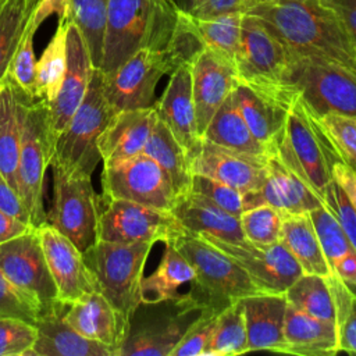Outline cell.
<instances>
[{"mask_svg": "<svg viewBox=\"0 0 356 356\" xmlns=\"http://www.w3.org/2000/svg\"><path fill=\"white\" fill-rule=\"evenodd\" d=\"M185 13L171 0H108L99 70L111 72L140 49L170 57Z\"/></svg>", "mask_w": 356, "mask_h": 356, "instance_id": "obj_2", "label": "cell"}, {"mask_svg": "<svg viewBox=\"0 0 356 356\" xmlns=\"http://www.w3.org/2000/svg\"><path fill=\"white\" fill-rule=\"evenodd\" d=\"M271 143L324 199L325 188L334 179L332 167L343 159L321 117L299 92L291 103L284 129Z\"/></svg>", "mask_w": 356, "mask_h": 356, "instance_id": "obj_3", "label": "cell"}, {"mask_svg": "<svg viewBox=\"0 0 356 356\" xmlns=\"http://www.w3.org/2000/svg\"><path fill=\"white\" fill-rule=\"evenodd\" d=\"M191 168L193 174L217 179L243 193L260 191L267 178L266 154L256 156L238 152L206 139L200 140L192 156Z\"/></svg>", "mask_w": 356, "mask_h": 356, "instance_id": "obj_17", "label": "cell"}, {"mask_svg": "<svg viewBox=\"0 0 356 356\" xmlns=\"http://www.w3.org/2000/svg\"><path fill=\"white\" fill-rule=\"evenodd\" d=\"M143 153L153 159L168 175L178 197L191 192L193 172L191 160L184 147L177 142L170 129L157 117Z\"/></svg>", "mask_w": 356, "mask_h": 356, "instance_id": "obj_34", "label": "cell"}, {"mask_svg": "<svg viewBox=\"0 0 356 356\" xmlns=\"http://www.w3.org/2000/svg\"><path fill=\"white\" fill-rule=\"evenodd\" d=\"M338 350L356 353V292L350 295L348 306L337 324Z\"/></svg>", "mask_w": 356, "mask_h": 356, "instance_id": "obj_49", "label": "cell"}, {"mask_svg": "<svg viewBox=\"0 0 356 356\" xmlns=\"http://www.w3.org/2000/svg\"><path fill=\"white\" fill-rule=\"evenodd\" d=\"M172 3H175L179 8H182L184 11H189L191 8V4H192V0H171Z\"/></svg>", "mask_w": 356, "mask_h": 356, "instance_id": "obj_56", "label": "cell"}, {"mask_svg": "<svg viewBox=\"0 0 356 356\" xmlns=\"http://www.w3.org/2000/svg\"><path fill=\"white\" fill-rule=\"evenodd\" d=\"M202 236L232 257L261 292L285 293L303 274L281 241L271 245H253L248 241L227 242L207 234Z\"/></svg>", "mask_w": 356, "mask_h": 356, "instance_id": "obj_15", "label": "cell"}, {"mask_svg": "<svg viewBox=\"0 0 356 356\" xmlns=\"http://www.w3.org/2000/svg\"><path fill=\"white\" fill-rule=\"evenodd\" d=\"M280 241L295 257L305 274H317L328 281L338 278L328 264L309 213H282Z\"/></svg>", "mask_w": 356, "mask_h": 356, "instance_id": "obj_29", "label": "cell"}, {"mask_svg": "<svg viewBox=\"0 0 356 356\" xmlns=\"http://www.w3.org/2000/svg\"><path fill=\"white\" fill-rule=\"evenodd\" d=\"M343 161L356 171V117L324 114L320 115Z\"/></svg>", "mask_w": 356, "mask_h": 356, "instance_id": "obj_47", "label": "cell"}, {"mask_svg": "<svg viewBox=\"0 0 356 356\" xmlns=\"http://www.w3.org/2000/svg\"><path fill=\"white\" fill-rule=\"evenodd\" d=\"M178 312L161 321L146 324L129 334L118 350V356H171L185 330L191 324L189 316L199 312L189 293H181L177 300Z\"/></svg>", "mask_w": 356, "mask_h": 356, "instance_id": "obj_26", "label": "cell"}, {"mask_svg": "<svg viewBox=\"0 0 356 356\" xmlns=\"http://www.w3.org/2000/svg\"><path fill=\"white\" fill-rule=\"evenodd\" d=\"M191 74L196 129L203 138L214 113L235 88L238 74L234 61L206 46L191 63Z\"/></svg>", "mask_w": 356, "mask_h": 356, "instance_id": "obj_18", "label": "cell"}, {"mask_svg": "<svg viewBox=\"0 0 356 356\" xmlns=\"http://www.w3.org/2000/svg\"><path fill=\"white\" fill-rule=\"evenodd\" d=\"M296 57L321 58L356 70V46L324 0H274L249 11Z\"/></svg>", "mask_w": 356, "mask_h": 356, "instance_id": "obj_1", "label": "cell"}, {"mask_svg": "<svg viewBox=\"0 0 356 356\" xmlns=\"http://www.w3.org/2000/svg\"><path fill=\"white\" fill-rule=\"evenodd\" d=\"M284 339L286 355L300 356H332L338 350L337 325L316 318L286 305L284 320Z\"/></svg>", "mask_w": 356, "mask_h": 356, "instance_id": "obj_28", "label": "cell"}, {"mask_svg": "<svg viewBox=\"0 0 356 356\" xmlns=\"http://www.w3.org/2000/svg\"><path fill=\"white\" fill-rule=\"evenodd\" d=\"M43 316L39 303L0 271V318H18L36 325Z\"/></svg>", "mask_w": 356, "mask_h": 356, "instance_id": "obj_44", "label": "cell"}, {"mask_svg": "<svg viewBox=\"0 0 356 356\" xmlns=\"http://www.w3.org/2000/svg\"><path fill=\"white\" fill-rule=\"evenodd\" d=\"M93 64L82 33L68 19L67 29V70L61 88L47 106V127L51 143L61 134L82 103L93 74Z\"/></svg>", "mask_w": 356, "mask_h": 356, "instance_id": "obj_19", "label": "cell"}, {"mask_svg": "<svg viewBox=\"0 0 356 356\" xmlns=\"http://www.w3.org/2000/svg\"><path fill=\"white\" fill-rule=\"evenodd\" d=\"M103 165L102 200L121 199L164 211L175 206L178 196L168 175L145 153Z\"/></svg>", "mask_w": 356, "mask_h": 356, "instance_id": "obj_10", "label": "cell"}, {"mask_svg": "<svg viewBox=\"0 0 356 356\" xmlns=\"http://www.w3.org/2000/svg\"><path fill=\"white\" fill-rule=\"evenodd\" d=\"M154 108L157 117L170 129L191 160L202 140L196 129L191 63L179 65L170 74L161 97L154 102Z\"/></svg>", "mask_w": 356, "mask_h": 356, "instance_id": "obj_23", "label": "cell"}, {"mask_svg": "<svg viewBox=\"0 0 356 356\" xmlns=\"http://www.w3.org/2000/svg\"><path fill=\"white\" fill-rule=\"evenodd\" d=\"M67 14L58 15L54 35L36 61V97L46 104L57 96L67 70Z\"/></svg>", "mask_w": 356, "mask_h": 356, "instance_id": "obj_36", "label": "cell"}, {"mask_svg": "<svg viewBox=\"0 0 356 356\" xmlns=\"http://www.w3.org/2000/svg\"><path fill=\"white\" fill-rule=\"evenodd\" d=\"M324 202L334 213L350 245L356 249V210L343 189L334 179L325 188Z\"/></svg>", "mask_w": 356, "mask_h": 356, "instance_id": "obj_48", "label": "cell"}, {"mask_svg": "<svg viewBox=\"0 0 356 356\" xmlns=\"http://www.w3.org/2000/svg\"><path fill=\"white\" fill-rule=\"evenodd\" d=\"M43 0H0V83L35 10Z\"/></svg>", "mask_w": 356, "mask_h": 356, "instance_id": "obj_38", "label": "cell"}, {"mask_svg": "<svg viewBox=\"0 0 356 356\" xmlns=\"http://www.w3.org/2000/svg\"><path fill=\"white\" fill-rule=\"evenodd\" d=\"M53 203L47 222L67 236L82 253L97 242L102 196L92 177L68 175L53 167Z\"/></svg>", "mask_w": 356, "mask_h": 356, "instance_id": "obj_8", "label": "cell"}, {"mask_svg": "<svg viewBox=\"0 0 356 356\" xmlns=\"http://www.w3.org/2000/svg\"><path fill=\"white\" fill-rule=\"evenodd\" d=\"M239 224L245 241L253 245H271L280 241L282 213L271 204L263 203L242 211Z\"/></svg>", "mask_w": 356, "mask_h": 356, "instance_id": "obj_42", "label": "cell"}, {"mask_svg": "<svg viewBox=\"0 0 356 356\" xmlns=\"http://www.w3.org/2000/svg\"><path fill=\"white\" fill-rule=\"evenodd\" d=\"M97 241L114 243L167 242L184 227L171 211H164L128 200H102Z\"/></svg>", "mask_w": 356, "mask_h": 356, "instance_id": "obj_14", "label": "cell"}, {"mask_svg": "<svg viewBox=\"0 0 356 356\" xmlns=\"http://www.w3.org/2000/svg\"><path fill=\"white\" fill-rule=\"evenodd\" d=\"M33 228L36 227H33L32 224L24 222L0 210V243L11 241Z\"/></svg>", "mask_w": 356, "mask_h": 356, "instance_id": "obj_54", "label": "cell"}, {"mask_svg": "<svg viewBox=\"0 0 356 356\" xmlns=\"http://www.w3.org/2000/svg\"><path fill=\"white\" fill-rule=\"evenodd\" d=\"M114 113L103 93L102 72L95 68L82 103L53 143L50 167L68 175L92 177L102 160L99 136Z\"/></svg>", "mask_w": 356, "mask_h": 356, "instance_id": "obj_5", "label": "cell"}, {"mask_svg": "<svg viewBox=\"0 0 356 356\" xmlns=\"http://www.w3.org/2000/svg\"><path fill=\"white\" fill-rule=\"evenodd\" d=\"M293 54L254 15L245 13L235 58L238 79L259 88H285Z\"/></svg>", "mask_w": 356, "mask_h": 356, "instance_id": "obj_11", "label": "cell"}, {"mask_svg": "<svg viewBox=\"0 0 356 356\" xmlns=\"http://www.w3.org/2000/svg\"><path fill=\"white\" fill-rule=\"evenodd\" d=\"M222 309L213 305L202 307L172 349L171 356H204L216 318Z\"/></svg>", "mask_w": 356, "mask_h": 356, "instance_id": "obj_43", "label": "cell"}, {"mask_svg": "<svg viewBox=\"0 0 356 356\" xmlns=\"http://www.w3.org/2000/svg\"><path fill=\"white\" fill-rule=\"evenodd\" d=\"M171 213L185 231L197 235H211L227 242H243L239 217L222 210L209 197L189 192L178 197Z\"/></svg>", "mask_w": 356, "mask_h": 356, "instance_id": "obj_27", "label": "cell"}, {"mask_svg": "<svg viewBox=\"0 0 356 356\" xmlns=\"http://www.w3.org/2000/svg\"><path fill=\"white\" fill-rule=\"evenodd\" d=\"M61 314H46L36 323L38 334L31 356H113L104 345L76 332Z\"/></svg>", "mask_w": 356, "mask_h": 356, "instance_id": "obj_30", "label": "cell"}, {"mask_svg": "<svg viewBox=\"0 0 356 356\" xmlns=\"http://www.w3.org/2000/svg\"><path fill=\"white\" fill-rule=\"evenodd\" d=\"M0 271L31 295L44 316L64 312L36 228L0 243Z\"/></svg>", "mask_w": 356, "mask_h": 356, "instance_id": "obj_13", "label": "cell"}, {"mask_svg": "<svg viewBox=\"0 0 356 356\" xmlns=\"http://www.w3.org/2000/svg\"><path fill=\"white\" fill-rule=\"evenodd\" d=\"M67 18L76 25L86 43L92 64L99 70L103 53L104 21L108 0H65Z\"/></svg>", "mask_w": 356, "mask_h": 356, "instance_id": "obj_41", "label": "cell"}, {"mask_svg": "<svg viewBox=\"0 0 356 356\" xmlns=\"http://www.w3.org/2000/svg\"><path fill=\"white\" fill-rule=\"evenodd\" d=\"M0 210L24 221V222L32 224L29 213H28L21 196L11 186V184L4 178V175L1 172H0Z\"/></svg>", "mask_w": 356, "mask_h": 356, "instance_id": "obj_50", "label": "cell"}, {"mask_svg": "<svg viewBox=\"0 0 356 356\" xmlns=\"http://www.w3.org/2000/svg\"><path fill=\"white\" fill-rule=\"evenodd\" d=\"M235 97L252 134L266 146L284 129L291 103L298 93L293 86L259 88L236 79Z\"/></svg>", "mask_w": 356, "mask_h": 356, "instance_id": "obj_22", "label": "cell"}, {"mask_svg": "<svg viewBox=\"0 0 356 356\" xmlns=\"http://www.w3.org/2000/svg\"><path fill=\"white\" fill-rule=\"evenodd\" d=\"M19 146V102L13 85L8 81H4L0 83V172L17 192Z\"/></svg>", "mask_w": 356, "mask_h": 356, "instance_id": "obj_35", "label": "cell"}, {"mask_svg": "<svg viewBox=\"0 0 356 356\" xmlns=\"http://www.w3.org/2000/svg\"><path fill=\"white\" fill-rule=\"evenodd\" d=\"M156 120L154 106L114 113L99 136L97 146L103 164L118 163L143 153Z\"/></svg>", "mask_w": 356, "mask_h": 356, "instance_id": "obj_24", "label": "cell"}, {"mask_svg": "<svg viewBox=\"0 0 356 356\" xmlns=\"http://www.w3.org/2000/svg\"><path fill=\"white\" fill-rule=\"evenodd\" d=\"M36 229L61 306L67 307L81 296L99 291L83 253L67 236L47 221Z\"/></svg>", "mask_w": 356, "mask_h": 356, "instance_id": "obj_16", "label": "cell"}, {"mask_svg": "<svg viewBox=\"0 0 356 356\" xmlns=\"http://www.w3.org/2000/svg\"><path fill=\"white\" fill-rule=\"evenodd\" d=\"M249 352L242 306L231 302L217 316L204 356H235Z\"/></svg>", "mask_w": 356, "mask_h": 356, "instance_id": "obj_40", "label": "cell"}, {"mask_svg": "<svg viewBox=\"0 0 356 356\" xmlns=\"http://www.w3.org/2000/svg\"><path fill=\"white\" fill-rule=\"evenodd\" d=\"M195 271L189 261L175 248L172 241L164 242L163 257L156 270L142 280V305H159L174 302L181 295L178 288L192 282Z\"/></svg>", "mask_w": 356, "mask_h": 356, "instance_id": "obj_32", "label": "cell"}, {"mask_svg": "<svg viewBox=\"0 0 356 356\" xmlns=\"http://www.w3.org/2000/svg\"><path fill=\"white\" fill-rule=\"evenodd\" d=\"M243 310L248 349L285 352L284 320L286 298L284 293L260 292L239 299Z\"/></svg>", "mask_w": 356, "mask_h": 356, "instance_id": "obj_25", "label": "cell"}, {"mask_svg": "<svg viewBox=\"0 0 356 356\" xmlns=\"http://www.w3.org/2000/svg\"><path fill=\"white\" fill-rule=\"evenodd\" d=\"M243 15L245 13L242 11L227 13L207 18H199L189 14L192 25L203 44L225 56L234 61V64L239 50Z\"/></svg>", "mask_w": 356, "mask_h": 356, "instance_id": "obj_39", "label": "cell"}, {"mask_svg": "<svg viewBox=\"0 0 356 356\" xmlns=\"http://www.w3.org/2000/svg\"><path fill=\"white\" fill-rule=\"evenodd\" d=\"M288 83L318 115L356 117V70L321 58L293 56Z\"/></svg>", "mask_w": 356, "mask_h": 356, "instance_id": "obj_9", "label": "cell"}, {"mask_svg": "<svg viewBox=\"0 0 356 356\" xmlns=\"http://www.w3.org/2000/svg\"><path fill=\"white\" fill-rule=\"evenodd\" d=\"M191 191L209 197L218 207L236 217L246 209H250L249 193H243L234 186L204 175L193 174Z\"/></svg>", "mask_w": 356, "mask_h": 356, "instance_id": "obj_45", "label": "cell"}, {"mask_svg": "<svg viewBox=\"0 0 356 356\" xmlns=\"http://www.w3.org/2000/svg\"><path fill=\"white\" fill-rule=\"evenodd\" d=\"M267 178L257 192L260 204L267 203L281 213H309L324 203V199L312 188L303 174L288 163L273 143L266 152Z\"/></svg>", "mask_w": 356, "mask_h": 356, "instance_id": "obj_21", "label": "cell"}, {"mask_svg": "<svg viewBox=\"0 0 356 356\" xmlns=\"http://www.w3.org/2000/svg\"><path fill=\"white\" fill-rule=\"evenodd\" d=\"M174 71L167 53L140 49L111 72H102L103 93L117 113L154 106L160 78Z\"/></svg>", "mask_w": 356, "mask_h": 356, "instance_id": "obj_12", "label": "cell"}, {"mask_svg": "<svg viewBox=\"0 0 356 356\" xmlns=\"http://www.w3.org/2000/svg\"><path fill=\"white\" fill-rule=\"evenodd\" d=\"M61 317L82 337L110 349L113 356H118L132 321L120 313L99 291L86 293L68 305Z\"/></svg>", "mask_w": 356, "mask_h": 356, "instance_id": "obj_20", "label": "cell"}, {"mask_svg": "<svg viewBox=\"0 0 356 356\" xmlns=\"http://www.w3.org/2000/svg\"><path fill=\"white\" fill-rule=\"evenodd\" d=\"M330 267L352 291L356 292V249L343 234L338 220L324 202L309 211Z\"/></svg>", "mask_w": 356, "mask_h": 356, "instance_id": "obj_31", "label": "cell"}, {"mask_svg": "<svg viewBox=\"0 0 356 356\" xmlns=\"http://www.w3.org/2000/svg\"><path fill=\"white\" fill-rule=\"evenodd\" d=\"M274 0H241V6H242V10L243 13H249L252 11L253 8H257L260 6H264V4H268Z\"/></svg>", "mask_w": 356, "mask_h": 356, "instance_id": "obj_55", "label": "cell"}, {"mask_svg": "<svg viewBox=\"0 0 356 356\" xmlns=\"http://www.w3.org/2000/svg\"><path fill=\"white\" fill-rule=\"evenodd\" d=\"M36 325L18 318H0V356H31Z\"/></svg>", "mask_w": 356, "mask_h": 356, "instance_id": "obj_46", "label": "cell"}, {"mask_svg": "<svg viewBox=\"0 0 356 356\" xmlns=\"http://www.w3.org/2000/svg\"><path fill=\"white\" fill-rule=\"evenodd\" d=\"M332 178L343 189L356 210V171L346 163L339 161L332 167Z\"/></svg>", "mask_w": 356, "mask_h": 356, "instance_id": "obj_53", "label": "cell"}, {"mask_svg": "<svg viewBox=\"0 0 356 356\" xmlns=\"http://www.w3.org/2000/svg\"><path fill=\"white\" fill-rule=\"evenodd\" d=\"M235 11L243 13L241 0H192L188 13L193 17L207 18Z\"/></svg>", "mask_w": 356, "mask_h": 356, "instance_id": "obj_51", "label": "cell"}, {"mask_svg": "<svg viewBox=\"0 0 356 356\" xmlns=\"http://www.w3.org/2000/svg\"><path fill=\"white\" fill-rule=\"evenodd\" d=\"M171 241L195 271L188 293L199 309L211 305L225 307L261 292L232 257L202 235L185 231Z\"/></svg>", "mask_w": 356, "mask_h": 356, "instance_id": "obj_4", "label": "cell"}, {"mask_svg": "<svg viewBox=\"0 0 356 356\" xmlns=\"http://www.w3.org/2000/svg\"><path fill=\"white\" fill-rule=\"evenodd\" d=\"M154 243H114L97 241L83 252L99 292L125 317L131 318L142 305L140 286L145 264Z\"/></svg>", "mask_w": 356, "mask_h": 356, "instance_id": "obj_7", "label": "cell"}, {"mask_svg": "<svg viewBox=\"0 0 356 356\" xmlns=\"http://www.w3.org/2000/svg\"><path fill=\"white\" fill-rule=\"evenodd\" d=\"M286 302L316 318L337 325L338 310L331 282L317 274H302L286 291ZM338 330V328H337Z\"/></svg>", "mask_w": 356, "mask_h": 356, "instance_id": "obj_37", "label": "cell"}, {"mask_svg": "<svg viewBox=\"0 0 356 356\" xmlns=\"http://www.w3.org/2000/svg\"><path fill=\"white\" fill-rule=\"evenodd\" d=\"M341 18L356 46V0H324Z\"/></svg>", "mask_w": 356, "mask_h": 356, "instance_id": "obj_52", "label": "cell"}, {"mask_svg": "<svg viewBox=\"0 0 356 356\" xmlns=\"http://www.w3.org/2000/svg\"><path fill=\"white\" fill-rule=\"evenodd\" d=\"M202 139L256 156H264L267 152V146L252 134L243 120L234 89L214 113Z\"/></svg>", "mask_w": 356, "mask_h": 356, "instance_id": "obj_33", "label": "cell"}, {"mask_svg": "<svg viewBox=\"0 0 356 356\" xmlns=\"http://www.w3.org/2000/svg\"><path fill=\"white\" fill-rule=\"evenodd\" d=\"M14 88V86H13ZM15 89V88H14ZM19 102L21 146L18 157V193L33 227L47 221L44 211V178L50 167L53 143L47 127V106L15 89Z\"/></svg>", "mask_w": 356, "mask_h": 356, "instance_id": "obj_6", "label": "cell"}]
</instances>
